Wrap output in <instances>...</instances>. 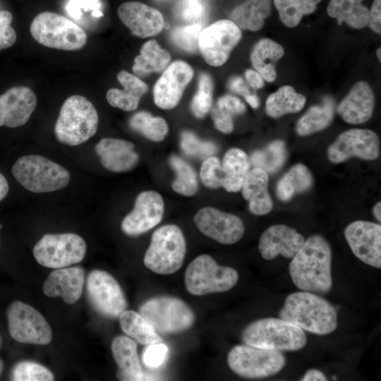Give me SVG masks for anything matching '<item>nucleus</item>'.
Instances as JSON below:
<instances>
[{"label":"nucleus","mask_w":381,"mask_h":381,"mask_svg":"<svg viewBox=\"0 0 381 381\" xmlns=\"http://www.w3.org/2000/svg\"><path fill=\"white\" fill-rule=\"evenodd\" d=\"M291 278L299 289L325 294L332 288V249L320 235L310 236L292 258Z\"/></svg>","instance_id":"obj_1"},{"label":"nucleus","mask_w":381,"mask_h":381,"mask_svg":"<svg viewBox=\"0 0 381 381\" xmlns=\"http://www.w3.org/2000/svg\"><path fill=\"white\" fill-rule=\"evenodd\" d=\"M279 316L302 329L320 335L333 332L338 325L334 307L323 298L304 291L289 294Z\"/></svg>","instance_id":"obj_2"},{"label":"nucleus","mask_w":381,"mask_h":381,"mask_svg":"<svg viewBox=\"0 0 381 381\" xmlns=\"http://www.w3.org/2000/svg\"><path fill=\"white\" fill-rule=\"evenodd\" d=\"M98 122V114L94 105L85 97L74 95L63 103L54 126V133L60 143L78 145L96 133Z\"/></svg>","instance_id":"obj_3"},{"label":"nucleus","mask_w":381,"mask_h":381,"mask_svg":"<svg viewBox=\"0 0 381 381\" xmlns=\"http://www.w3.org/2000/svg\"><path fill=\"white\" fill-rule=\"evenodd\" d=\"M246 344L274 351H296L306 344L303 329L282 318H266L249 324L243 331Z\"/></svg>","instance_id":"obj_4"},{"label":"nucleus","mask_w":381,"mask_h":381,"mask_svg":"<svg viewBox=\"0 0 381 381\" xmlns=\"http://www.w3.org/2000/svg\"><path fill=\"white\" fill-rule=\"evenodd\" d=\"M11 171L16 181L33 193L59 190L65 188L70 181V174L66 169L37 155L18 158Z\"/></svg>","instance_id":"obj_5"},{"label":"nucleus","mask_w":381,"mask_h":381,"mask_svg":"<svg viewBox=\"0 0 381 381\" xmlns=\"http://www.w3.org/2000/svg\"><path fill=\"white\" fill-rule=\"evenodd\" d=\"M186 252V243L181 229L175 224H167L152 234L143 262L155 273L171 274L183 265Z\"/></svg>","instance_id":"obj_6"},{"label":"nucleus","mask_w":381,"mask_h":381,"mask_svg":"<svg viewBox=\"0 0 381 381\" xmlns=\"http://www.w3.org/2000/svg\"><path fill=\"white\" fill-rule=\"evenodd\" d=\"M30 30L38 43L49 48L76 51L87 42V35L82 28L54 12L39 13L31 23Z\"/></svg>","instance_id":"obj_7"},{"label":"nucleus","mask_w":381,"mask_h":381,"mask_svg":"<svg viewBox=\"0 0 381 381\" xmlns=\"http://www.w3.org/2000/svg\"><path fill=\"white\" fill-rule=\"evenodd\" d=\"M238 280L235 269L218 265L207 254L195 258L188 266L184 277L188 292L194 296L227 291Z\"/></svg>","instance_id":"obj_8"},{"label":"nucleus","mask_w":381,"mask_h":381,"mask_svg":"<svg viewBox=\"0 0 381 381\" xmlns=\"http://www.w3.org/2000/svg\"><path fill=\"white\" fill-rule=\"evenodd\" d=\"M143 315L162 334H177L191 328L195 317L193 310L183 300L168 296L148 299L139 308Z\"/></svg>","instance_id":"obj_9"},{"label":"nucleus","mask_w":381,"mask_h":381,"mask_svg":"<svg viewBox=\"0 0 381 381\" xmlns=\"http://www.w3.org/2000/svg\"><path fill=\"white\" fill-rule=\"evenodd\" d=\"M227 363L229 368L241 377L263 378L281 371L286 359L281 351L244 344L230 350Z\"/></svg>","instance_id":"obj_10"},{"label":"nucleus","mask_w":381,"mask_h":381,"mask_svg":"<svg viewBox=\"0 0 381 381\" xmlns=\"http://www.w3.org/2000/svg\"><path fill=\"white\" fill-rule=\"evenodd\" d=\"M86 250L85 241L75 234H45L35 245L33 255L41 265L59 269L80 262Z\"/></svg>","instance_id":"obj_11"},{"label":"nucleus","mask_w":381,"mask_h":381,"mask_svg":"<svg viewBox=\"0 0 381 381\" xmlns=\"http://www.w3.org/2000/svg\"><path fill=\"white\" fill-rule=\"evenodd\" d=\"M7 320L11 337L23 344L46 345L52 339V330L37 310L21 301H14L8 308Z\"/></svg>","instance_id":"obj_12"},{"label":"nucleus","mask_w":381,"mask_h":381,"mask_svg":"<svg viewBox=\"0 0 381 381\" xmlns=\"http://www.w3.org/2000/svg\"><path fill=\"white\" fill-rule=\"evenodd\" d=\"M86 292L93 309L104 318H117L126 309L127 302L121 287L105 271L95 270L89 274Z\"/></svg>","instance_id":"obj_13"},{"label":"nucleus","mask_w":381,"mask_h":381,"mask_svg":"<svg viewBox=\"0 0 381 381\" xmlns=\"http://www.w3.org/2000/svg\"><path fill=\"white\" fill-rule=\"evenodd\" d=\"M241 38V29L234 22L217 20L200 32L199 50L208 64L220 66L227 61Z\"/></svg>","instance_id":"obj_14"},{"label":"nucleus","mask_w":381,"mask_h":381,"mask_svg":"<svg viewBox=\"0 0 381 381\" xmlns=\"http://www.w3.org/2000/svg\"><path fill=\"white\" fill-rule=\"evenodd\" d=\"M380 140L369 129L353 128L341 133L327 149V157L332 163H341L355 157L374 160L380 156Z\"/></svg>","instance_id":"obj_15"},{"label":"nucleus","mask_w":381,"mask_h":381,"mask_svg":"<svg viewBox=\"0 0 381 381\" xmlns=\"http://www.w3.org/2000/svg\"><path fill=\"white\" fill-rule=\"evenodd\" d=\"M193 221L201 233L222 244L237 243L245 231L243 222L238 217L212 207L201 208Z\"/></svg>","instance_id":"obj_16"},{"label":"nucleus","mask_w":381,"mask_h":381,"mask_svg":"<svg viewBox=\"0 0 381 381\" xmlns=\"http://www.w3.org/2000/svg\"><path fill=\"white\" fill-rule=\"evenodd\" d=\"M345 238L353 253L364 263L381 267V226L358 220L349 224L344 230Z\"/></svg>","instance_id":"obj_17"},{"label":"nucleus","mask_w":381,"mask_h":381,"mask_svg":"<svg viewBox=\"0 0 381 381\" xmlns=\"http://www.w3.org/2000/svg\"><path fill=\"white\" fill-rule=\"evenodd\" d=\"M164 200L156 191L146 190L136 198L134 207L121 222L124 234L136 236L148 231L157 226L164 214Z\"/></svg>","instance_id":"obj_18"},{"label":"nucleus","mask_w":381,"mask_h":381,"mask_svg":"<svg viewBox=\"0 0 381 381\" xmlns=\"http://www.w3.org/2000/svg\"><path fill=\"white\" fill-rule=\"evenodd\" d=\"M193 76V70L186 62L175 61L169 64L154 85L155 104L163 109L174 108Z\"/></svg>","instance_id":"obj_19"},{"label":"nucleus","mask_w":381,"mask_h":381,"mask_svg":"<svg viewBox=\"0 0 381 381\" xmlns=\"http://www.w3.org/2000/svg\"><path fill=\"white\" fill-rule=\"evenodd\" d=\"M34 92L25 86H16L0 95V126L17 128L25 124L37 106Z\"/></svg>","instance_id":"obj_20"},{"label":"nucleus","mask_w":381,"mask_h":381,"mask_svg":"<svg viewBox=\"0 0 381 381\" xmlns=\"http://www.w3.org/2000/svg\"><path fill=\"white\" fill-rule=\"evenodd\" d=\"M117 13L132 35L138 37L156 35L164 26L162 14L157 9L142 2H125L119 6Z\"/></svg>","instance_id":"obj_21"},{"label":"nucleus","mask_w":381,"mask_h":381,"mask_svg":"<svg viewBox=\"0 0 381 381\" xmlns=\"http://www.w3.org/2000/svg\"><path fill=\"white\" fill-rule=\"evenodd\" d=\"M304 242V237L295 229L284 224H274L261 235L258 249L266 260H272L279 255L292 258Z\"/></svg>","instance_id":"obj_22"},{"label":"nucleus","mask_w":381,"mask_h":381,"mask_svg":"<svg viewBox=\"0 0 381 381\" xmlns=\"http://www.w3.org/2000/svg\"><path fill=\"white\" fill-rule=\"evenodd\" d=\"M133 143L118 138H102L95 146L103 167L113 172H125L138 163L139 155L134 150Z\"/></svg>","instance_id":"obj_23"},{"label":"nucleus","mask_w":381,"mask_h":381,"mask_svg":"<svg viewBox=\"0 0 381 381\" xmlns=\"http://www.w3.org/2000/svg\"><path fill=\"white\" fill-rule=\"evenodd\" d=\"M374 106L375 96L372 88L366 82L358 81L341 101L337 112L346 123L361 124L371 118Z\"/></svg>","instance_id":"obj_24"},{"label":"nucleus","mask_w":381,"mask_h":381,"mask_svg":"<svg viewBox=\"0 0 381 381\" xmlns=\"http://www.w3.org/2000/svg\"><path fill=\"white\" fill-rule=\"evenodd\" d=\"M85 271L80 267L59 268L52 272L44 282L42 290L49 297L61 296L68 304L81 296Z\"/></svg>","instance_id":"obj_25"},{"label":"nucleus","mask_w":381,"mask_h":381,"mask_svg":"<svg viewBox=\"0 0 381 381\" xmlns=\"http://www.w3.org/2000/svg\"><path fill=\"white\" fill-rule=\"evenodd\" d=\"M268 174L254 167L248 173L241 187L245 200L248 201L251 213L265 215L272 210L273 204L268 191Z\"/></svg>","instance_id":"obj_26"},{"label":"nucleus","mask_w":381,"mask_h":381,"mask_svg":"<svg viewBox=\"0 0 381 381\" xmlns=\"http://www.w3.org/2000/svg\"><path fill=\"white\" fill-rule=\"evenodd\" d=\"M116 78L123 89L109 90L106 95L107 102L111 106L126 111L135 110L140 98L147 91V84L138 76L123 70L119 72Z\"/></svg>","instance_id":"obj_27"},{"label":"nucleus","mask_w":381,"mask_h":381,"mask_svg":"<svg viewBox=\"0 0 381 381\" xmlns=\"http://www.w3.org/2000/svg\"><path fill=\"white\" fill-rule=\"evenodd\" d=\"M113 357L119 367L118 377L122 380L138 381L144 378L136 343L126 336L116 337L111 343Z\"/></svg>","instance_id":"obj_28"},{"label":"nucleus","mask_w":381,"mask_h":381,"mask_svg":"<svg viewBox=\"0 0 381 381\" xmlns=\"http://www.w3.org/2000/svg\"><path fill=\"white\" fill-rule=\"evenodd\" d=\"M284 49L275 41L263 38L254 46L250 54V61L264 80L271 83L277 77L276 64L284 56Z\"/></svg>","instance_id":"obj_29"},{"label":"nucleus","mask_w":381,"mask_h":381,"mask_svg":"<svg viewBox=\"0 0 381 381\" xmlns=\"http://www.w3.org/2000/svg\"><path fill=\"white\" fill-rule=\"evenodd\" d=\"M250 160L241 149L231 148L224 155L222 162V187L228 192H238L250 171Z\"/></svg>","instance_id":"obj_30"},{"label":"nucleus","mask_w":381,"mask_h":381,"mask_svg":"<svg viewBox=\"0 0 381 381\" xmlns=\"http://www.w3.org/2000/svg\"><path fill=\"white\" fill-rule=\"evenodd\" d=\"M272 10V0H246L230 14V19L240 29L258 31Z\"/></svg>","instance_id":"obj_31"},{"label":"nucleus","mask_w":381,"mask_h":381,"mask_svg":"<svg viewBox=\"0 0 381 381\" xmlns=\"http://www.w3.org/2000/svg\"><path fill=\"white\" fill-rule=\"evenodd\" d=\"M171 55L162 49L155 40L146 42L140 48V54L134 59L133 73L144 77L150 73L164 71L169 65Z\"/></svg>","instance_id":"obj_32"},{"label":"nucleus","mask_w":381,"mask_h":381,"mask_svg":"<svg viewBox=\"0 0 381 381\" xmlns=\"http://www.w3.org/2000/svg\"><path fill=\"white\" fill-rule=\"evenodd\" d=\"M363 0H330L327 11L336 18L339 25L343 22L349 26L362 29L368 25L369 9L362 4Z\"/></svg>","instance_id":"obj_33"},{"label":"nucleus","mask_w":381,"mask_h":381,"mask_svg":"<svg viewBox=\"0 0 381 381\" xmlns=\"http://www.w3.org/2000/svg\"><path fill=\"white\" fill-rule=\"evenodd\" d=\"M306 102L303 95L297 92L290 85H284L267 97L265 111L269 116L277 119L285 114L300 111Z\"/></svg>","instance_id":"obj_34"},{"label":"nucleus","mask_w":381,"mask_h":381,"mask_svg":"<svg viewBox=\"0 0 381 381\" xmlns=\"http://www.w3.org/2000/svg\"><path fill=\"white\" fill-rule=\"evenodd\" d=\"M313 184V177L308 168L303 164H297L278 181L277 196L281 201L287 202L294 195L310 189Z\"/></svg>","instance_id":"obj_35"},{"label":"nucleus","mask_w":381,"mask_h":381,"mask_svg":"<svg viewBox=\"0 0 381 381\" xmlns=\"http://www.w3.org/2000/svg\"><path fill=\"white\" fill-rule=\"evenodd\" d=\"M334 103L330 97L322 104L311 107L298 121L296 131L300 136H306L324 130L334 118Z\"/></svg>","instance_id":"obj_36"},{"label":"nucleus","mask_w":381,"mask_h":381,"mask_svg":"<svg viewBox=\"0 0 381 381\" xmlns=\"http://www.w3.org/2000/svg\"><path fill=\"white\" fill-rule=\"evenodd\" d=\"M119 318L121 329L138 343L149 345L163 342L153 326L139 313L125 310Z\"/></svg>","instance_id":"obj_37"},{"label":"nucleus","mask_w":381,"mask_h":381,"mask_svg":"<svg viewBox=\"0 0 381 381\" xmlns=\"http://www.w3.org/2000/svg\"><path fill=\"white\" fill-rule=\"evenodd\" d=\"M286 157L287 152L284 143L282 140H275L264 149L254 152L250 160L254 167L273 174L281 169Z\"/></svg>","instance_id":"obj_38"},{"label":"nucleus","mask_w":381,"mask_h":381,"mask_svg":"<svg viewBox=\"0 0 381 381\" xmlns=\"http://www.w3.org/2000/svg\"><path fill=\"white\" fill-rule=\"evenodd\" d=\"M321 0H274L282 23L288 28H294L303 16L313 13Z\"/></svg>","instance_id":"obj_39"},{"label":"nucleus","mask_w":381,"mask_h":381,"mask_svg":"<svg viewBox=\"0 0 381 381\" xmlns=\"http://www.w3.org/2000/svg\"><path fill=\"white\" fill-rule=\"evenodd\" d=\"M128 124L133 130L155 142L163 140L169 130L164 119L153 116L145 111H140L133 114Z\"/></svg>","instance_id":"obj_40"},{"label":"nucleus","mask_w":381,"mask_h":381,"mask_svg":"<svg viewBox=\"0 0 381 381\" xmlns=\"http://www.w3.org/2000/svg\"><path fill=\"white\" fill-rule=\"evenodd\" d=\"M169 164L176 173V179L171 183L172 189L185 196L195 195L198 189L197 174L194 169L182 158L173 155Z\"/></svg>","instance_id":"obj_41"},{"label":"nucleus","mask_w":381,"mask_h":381,"mask_svg":"<svg viewBox=\"0 0 381 381\" xmlns=\"http://www.w3.org/2000/svg\"><path fill=\"white\" fill-rule=\"evenodd\" d=\"M213 82L210 75L201 73L198 79V87L190 102V110L193 115L202 119L212 107Z\"/></svg>","instance_id":"obj_42"},{"label":"nucleus","mask_w":381,"mask_h":381,"mask_svg":"<svg viewBox=\"0 0 381 381\" xmlns=\"http://www.w3.org/2000/svg\"><path fill=\"white\" fill-rule=\"evenodd\" d=\"M203 30V24L195 23L174 28L170 38L172 42L181 49L195 53L199 50L198 42L200 32Z\"/></svg>","instance_id":"obj_43"},{"label":"nucleus","mask_w":381,"mask_h":381,"mask_svg":"<svg viewBox=\"0 0 381 381\" xmlns=\"http://www.w3.org/2000/svg\"><path fill=\"white\" fill-rule=\"evenodd\" d=\"M181 147L190 157L205 159L217 152V145L211 141H203L193 133L184 131L181 134Z\"/></svg>","instance_id":"obj_44"},{"label":"nucleus","mask_w":381,"mask_h":381,"mask_svg":"<svg viewBox=\"0 0 381 381\" xmlns=\"http://www.w3.org/2000/svg\"><path fill=\"white\" fill-rule=\"evenodd\" d=\"M11 380L15 381H52V373L44 366L32 361L17 363L11 371Z\"/></svg>","instance_id":"obj_45"},{"label":"nucleus","mask_w":381,"mask_h":381,"mask_svg":"<svg viewBox=\"0 0 381 381\" xmlns=\"http://www.w3.org/2000/svg\"><path fill=\"white\" fill-rule=\"evenodd\" d=\"M207 13V6L202 0H179L174 8L175 16L188 24H203Z\"/></svg>","instance_id":"obj_46"},{"label":"nucleus","mask_w":381,"mask_h":381,"mask_svg":"<svg viewBox=\"0 0 381 381\" xmlns=\"http://www.w3.org/2000/svg\"><path fill=\"white\" fill-rule=\"evenodd\" d=\"M200 176L206 187L212 189L222 187L224 174L220 160L214 156L205 159L200 167Z\"/></svg>","instance_id":"obj_47"},{"label":"nucleus","mask_w":381,"mask_h":381,"mask_svg":"<svg viewBox=\"0 0 381 381\" xmlns=\"http://www.w3.org/2000/svg\"><path fill=\"white\" fill-rule=\"evenodd\" d=\"M236 115L234 109L221 98L211 109V118L214 127L224 133H230L234 129L233 116Z\"/></svg>","instance_id":"obj_48"},{"label":"nucleus","mask_w":381,"mask_h":381,"mask_svg":"<svg viewBox=\"0 0 381 381\" xmlns=\"http://www.w3.org/2000/svg\"><path fill=\"white\" fill-rule=\"evenodd\" d=\"M66 11L75 20H79L83 12L91 11L92 16L99 18L103 16L99 0H68Z\"/></svg>","instance_id":"obj_49"},{"label":"nucleus","mask_w":381,"mask_h":381,"mask_svg":"<svg viewBox=\"0 0 381 381\" xmlns=\"http://www.w3.org/2000/svg\"><path fill=\"white\" fill-rule=\"evenodd\" d=\"M12 14L8 11H0V50L13 46L16 41V32L11 27Z\"/></svg>","instance_id":"obj_50"},{"label":"nucleus","mask_w":381,"mask_h":381,"mask_svg":"<svg viewBox=\"0 0 381 381\" xmlns=\"http://www.w3.org/2000/svg\"><path fill=\"white\" fill-rule=\"evenodd\" d=\"M168 350L163 342L147 345L143 355L145 365L151 368H158L164 363Z\"/></svg>","instance_id":"obj_51"},{"label":"nucleus","mask_w":381,"mask_h":381,"mask_svg":"<svg viewBox=\"0 0 381 381\" xmlns=\"http://www.w3.org/2000/svg\"><path fill=\"white\" fill-rule=\"evenodd\" d=\"M377 34L381 32V0H374L369 10L368 25Z\"/></svg>","instance_id":"obj_52"},{"label":"nucleus","mask_w":381,"mask_h":381,"mask_svg":"<svg viewBox=\"0 0 381 381\" xmlns=\"http://www.w3.org/2000/svg\"><path fill=\"white\" fill-rule=\"evenodd\" d=\"M229 87L231 90L243 95L244 97L251 93L243 80L240 77L232 78L229 83Z\"/></svg>","instance_id":"obj_53"},{"label":"nucleus","mask_w":381,"mask_h":381,"mask_svg":"<svg viewBox=\"0 0 381 381\" xmlns=\"http://www.w3.org/2000/svg\"><path fill=\"white\" fill-rule=\"evenodd\" d=\"M245 77L249 85L253 89H260L264 85V79L255 70H246Z\"/></svg>","instance_id":"obj_54"},{"label":"nucleus","mask_w":381,"mask_h":381,"mask_svg":"<svg viewBox=\"0 0 381 381\" xmlns=\"http://www.w3.org/2000/svg\"><path fill=\"white\" fill-rule=\"evenodd\" d=\"M302 381H318V380H322L325 381L327 380V377L323 374L322 372L316 370V369H310L308 370L304 376L301 379Z\"/></svg>","instance_id":"obj_55"},{"label":"nucleus","mask_w":381,"mask_h":381,"mask_svg":"<svg viewBox=\"0 0 381 381\" xmlns=\"http://www.w3.org/2000/svg\"><path fill=\"white\" fill-rule=\"evenodd\" d=\"M8 184L5 176L0 173V201L8 194Z\"/></svg>","instance_id":"obj_56"},{"label":"nucleus","mask_w":381,"mask_h":381,"mask_svg":"<svg viewBox=\"0 0 381 381\" xmlns=\"http://www.w3.org/2000/svg\"><path fill=\"white\" fill-rule=\"evenodd\" d=\"M244 98L251 107L256 109L259 107L260 99L255 94L250 93Z\"/></svg>","instance_id":"obj_57"},{"label":"nucleus","mask_w":381,"mask_h":381,"mask_svg":"<svg viewBox=\"0 0 381 381\" xmlns=\"http://www.w3.org/2000/svg\"><path fill=\"white\" fill-rule=\"evenodd\" d=\"M373 213L376 218V219L380 222H381V202H378L373 207Z\"/></svg>","instance_id":"obj_58"},{"label":"nucleus","mask_w":381,"mask_h":381,"mask_svg":"<svg viewBox=\"0 0 381 381\" xmlns=\"http://www.w3.org/2000/svg\"><path fill=\"white\" fill-rule=\"evenodd\" d=\"M380 51H381V49H380V47H379V48L377 49V51H376V56H377V59H378V60H379L380 61V60H381V54H380L381 52H380Z\"/></svg>","instance_id":"obj_59"},{"label":"nucleus","mask_w":381,"mask_h":381,"mask_svg":"<svg viewBox=\"0 0 381 381\" xmlns=\"http://www.w3.org/2000/svg\"><path fill=\"white\" fill-rule=\"evenodd\" d=\"M3 366H4L3 361L0 359V375L2 372Z\"/></svg>","instance_id":"obj_60"},{"label":"nucleus","mask_w":381,"mask_h":381,"mask_svg":"<svg viewBox=\"0 0 381 381\" xmlns=\"http://www.w3.org/2000/svg\"><path fill=\"white\" fill-rule=\"evenodd\" d=\"M1 335H0V346H1Z\"/></svg>","instance_id":"obj_61"},{"label":"nucleus","mask_w":381,"mask_h":381,"mask_svg":"<svg viewBox=\"0 0 381 381\" xmlns=\"http://www.w3.org/2000/svg\"><path fill=\"white\" fill-rule=\"evenodd\" d=\"M158 1H167V0H158Z\"/></svg>","instance_id":"obj_62"},{"label":"nucleus","mask_w":381,"mask_h":381,"mask_svg":"<svg viewBox=\"0 0 381 381\" xmlns=\"http://www.w3.org/2000/svg\"><path fill=\"white\" fill-rule=\"evenodd\" d=\"M0 243H1V238H0Z\"/></svg>","instance_id":"obj_63"}]
</instances>
